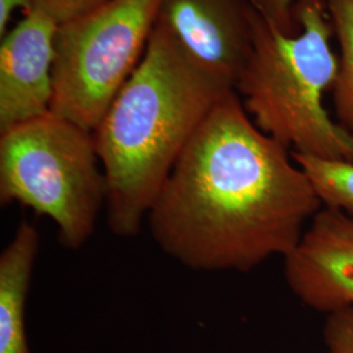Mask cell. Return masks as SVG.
Returning a JSON list of instances; mask_svg holds the SVG:
<instances>
[{"label": "cell", "instance_id": "1", "mask_svg": "<svg viewBox=\"0 0 353 353\" xmlns=\"http://www.w3.org/2000/svg\"><path fill=\"white\" fill-rule=\"evenodd\" d=\"M322 207L290 150L255 126L232 90L179 156L147 221L178 263L249 272L287 256Z\"/></svg>", "mask_w": 353, "mask_h": 353}, {"label": "cell", "instance_id": "2", "mask_svg": "<svg viewBox=\"0 0 353 353\" xmlns=\"http://www.w3.org/2000/svg\"><path fill=\"white\" fill-rule=\"evenodd\" d=\"M229 92L154 26L139 65L93 131L108 182L112 233H139L179 156Z\"/></svg>", "mask_w": 353, "mask_h": 353}, {"label": "cell", "instance_id": "3", "mask_svg": "<svg viewBox=\"0 0 353 353\" xmlns=\"http://www.w3.org/2000/svg\"><path fill=\"white\" fill-rule=\"evenodd\" d=\"M296 33L261 16L252 57L236 88L255 126L292 153L353 163V137L325 108L339 59L326 0H297Z\"/></svg>", "mask_w": 353, "mask_h": 353}, {"label": "cell", "instance_id": "4", "mask_svg": "<svg viewBox=\"0 0 353 353\" xmlns=\"http://www.w3.org/2000/svg\"><path fill=\"white\" fill-rule=\"evenodd\" d=\"M106 201L93 132L51 112L0 132V203L49 217L65 248L87 243Z\"/></svg>", "mask_w": 353, "mask_h": 353}, {"label": "cell", "instance_id": "5", "mask_svg": "<svg viewBox=\"0 0 353 353\" xmlns=\"http://www.w3.org/2000/svg\"><path fill=\"white\" fill-rule=\"evenodd\" d=\"M163 0H109L58 26L51 113L93 132L148 46Z\"/></svg>", "mask_w": 353, "mask_h": 353}, {"label": "cell", "instance_id": "6", "mask_svg": "<svg viewBox=\"0 0 353 353\" xmlns=\"http://www.w3.org/2000/svg\"><path fill=\"white\" fill-rule=\"evenodd\" d=\"M259 19L252 0H163L154 26L204 75L234 90Z\"/></svg>", "mask_w": 353, "mask_h": 353}, {"label": "cell", "instance_id": "7", "mask_svg": "<svg viewBox=\"0 0 353 353\" xmlns=\"http://www.w3.org/2000/svg\"><path fill=\"white\" fill-rule=\"evenodd\" d=\"M284 278L301 303L322 313L353 306V216L322 207L284 256Z\"/></svg>", "mask_w": 353, "mask_h": 353}, {"label": "cell", "instance_id": "8", "mask_svg": "<svg viewBox=\"0 0 353 353\" xmlns=\"http://www.w3.org/2000/svg\"><path fill=\"white\" fill-rule=\"evenodd\" d=\"M58 26L33 8L1 37L0 132L50 113Z\"/></svg>", "mask_w": 353, "mask_h": 353}, {"label": "cell", "instance_id": "9", "mask_svg": "<svg viewBox=\"0 0 353 353\" xmlns=\"http://www.w3.org/2000/svg\"><path fill=\"white\" fill-rule=\"evenodd\" d=\"M38 250L37 229L23 221L0 255V353H32L26 309Z\"/></svg>", "mask_w": 353, "mask_h": 353}, {"label": "cell", "instance_id": "10", "mask_svg": "<svg viewBox=\"0 0 353 353\" xmlns=\"http://www.w3.org/2000/svg\"><path fill=\"white\" fill-rule=\"evenodd\" d=\"M339 42V68L332 87L336 122L353 137V0H326Z\"/></svg>", "mask_w": 353, "mask_h": 353}, {"label": "cell", "instance_id": "11", "mask_svg": "<svg viewBox=\"0 0 353 353\" xmlns=\"http://www.w3.org/2000/svg\"><path fill=\"white\" fill-rule=\"evenodd\" d=\"M292 157L309 176L323 207L353 216V163L297 153H292Z\"/></svg>", "mask_w": 353, "mask_h": 353}, {"label": "cell", "instance_id": "12", "mask_svg": "<svg viewBox=\"0 0 353 353\" xmlns=\"http://www.w3.org/2000/svg\"><path fill=\"white\" fill-rule=\"evenodd\" d=\"M109 0H33V8L49 14L58 24L89 12Z\"/></svg>", "mask_w": 353, "mask_h": 353}, {"label": "cell", "instance_id": "13", "mask_svg": "<svg viewBox=\"0 0 353 353\" xmlns=\"http://www.w3.org/2000/svg\"><path fill=\"white\" fill-rule=\"evenodd\" d=\"M259 14L284 33H296L299 26L294 17V6L297 0H252Z\"/></svg>", "mask_w": 353, "mask_h": 353}, {"label": "cell", "instance_id": "14", "mask_svg": "<svg viewBox=\"0 0 353 353\" xmlns=\"http://www.w3.org/2000/svg\"><path fill=\"white\" fill-rule=\"evenodd\" d=\"M16 10L29 12L33 10V0H0V36L3 37L8 29V23Z\"/></svg>", "mask_w": 353, "mask_h": 353}]
</instances>
